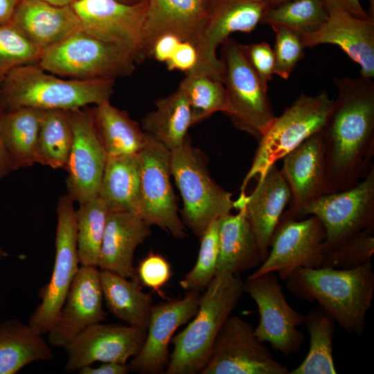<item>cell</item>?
Instances as JSON below:
<instances>
[{
	"label": "cell",
	"instance_id": "cell-1",
	"mask_svg": "<svg viewBox=\"0 0 374 374\" xmlns=\"http://www.w3.org/2000/svg\"><path fill=\"white\" fill-rule=\"evenodd\" d=\"M337 96L321 130L330 193L355 186L374 166V82L335 77Z\"/></svg>",
	"mask_w": 374,
	"mask_h": 374
},
{
	"label": "cell",
	"instance_id": "cell-2",
	"mask_svg": "<svg viewBox=\"0 0 374 374\" xmlns=\"http://www.w3.org/2000/svg\"><path fill=\"white\" fill-rule=\"evenodd\" d=\"M286 280V287L292 294L317 301L348 333L362 334L374 294L371 261L346 269L327 266L301 267Z\"/></svg>",
	"mask_w": 374,
	"mask_h": 374
},
{
	"label": "cell",
	"instance_id": "cell-3",
	"mask_svg": "<svg viewBox=\"0 0 374 374\" xmlns=\"http://www.w3.org/2000/svg\"><path fill=\"white\" fill-rule=\"evenodd\" d=\"M244 293V282L240 275L229 272L215 275L200 295L193 320L172 338L173 350L163 373H199L220 329Z\"/></svg>",
	"mask_w": 374,
	"mask_h": 374
},
{
	"label": "cell",
	"instance_id": "cell-4",
	"mask_svg": "<svg viewBox=\"0 0 374 374\" xmlns=\"http://www.w3.org/2000/svg\"><path fill=\"white\" fill-rule=\"evenodd\" d=\"M115 80H65L37 64L13 69L0 89L6 110L22 107L74 110L109 101Z\"/></svg>",
	"mask_w": 374,
	"mask_h": 374
},
{
	"label": "cell",
	"instance_id": "cell-5",
	"mask_svg": "<svg viewBox=\"0 0 374 374\" xmlns=\"http://www.w3.org/2000/svg\"><path fill=\"white\" fill-rule=\"evenodd\" d=\"M170 171L183 200L181 220L200 240L213 222L234 208L233 194L212 179L204 155L188 138L171 152Z\"/></svg>",
	"mask_w": 374,
	"mask_h": 374
},
{
	"label": "cell",
	"instance_id": "cell-6",
	"mask_svg": "<svg viewBox=\"0 0 374 374\" xmlns=\"http://www.w3.org/2000/svg\"><path fill=\"white\" fill-rule=\"evenodd\" d=\"M135 61L126 52L81 28L42 51L37 64L47 72L75 80L131 75Z\"/></svg>",
	"mask_w": 374,
	"mask_h": 374
},
{
	"label": "cell",
	"instance_id": "cell-7",
	"mask_svg": "<svg viewBox=\"0 0 374 374\" xmlns=\"http://www.w3.org/2000/svg\"><path fill=\"white\" fill-rule=\"evenodd\" d=\"M333 100L326 91L315 96L301 93L258 140L251 168L243 179L240 193L251 179H262L268 170L308 137L321 131Z\"/></svg>",
	"mask_w": 374,
	"mask_h": 374
},
{
	"label": "cell",
	"instance_id": "cell-8",
	"mask_svg": "<svg viewBox=\"0 0 374 374\" xmlns=\"http://www.w3.org/2000/svg\"><path fill=\"white\" fill-rule=\"evenodd\" d=\"M223 83L227 91L233 125L258 141L269 128L276 116L267 94L242 53L239 44L228 38L222 44Z\"/></svg>",
	"mask_w": 374,
	"mask_h": 374
},
{
	"label": "cell",
	"instance_id": "cell-9",
	"mask_svg": "<svg viewBox=\"0 0 374 374\" xmlns=\"http://www.w3.org/2000/svg\"><path fill=\"white\" fill-rule=\"evenodd\" d=\"M73 202L68 194L58 199L53 272L48 283L39 290L38 296L41 303L30 317L28 323L42 335L47 334L55 323L80 267Z\"/></svg>",
	"mask_w": 374,
	"mask_h": 374
},
{
	"label": "cell",
	"instance_id": "cell-10",
	"mask_svg": "<svg viewBox=\"0 0 374 374\" xmlns=\"http://www.w3.org/2000/svg\"><path fill=\"white\" fill-rule=\"evenodd\" d=\"M319 218L325 230L324 253L344 240L374 226V166L366 176L348 189L326 194L301 212Z\"/></svg>",
	"mask_w": 374,
	"mask_h": 374
},
{
	"label": "cell",
	"instance_id": "cell-11",
	"mask_svg": "<svg viewBox=\"0 0 374 374\" xmlns=\"http://www.w3.org/2000/svg\"><path fill=\"white\" fill-rule=\"evenodd\" d=\"M325 230L314 215L292 218L283 213L270 240L269 253L248 278L277 272L286 280L297 269L323 266Z\"/></svg>",
	"mask_w": 374,
	"mask_h": 374
},
{
	"label": "cell",
	"instance_id": "cell-12",
	"mask_svg": "<svg viewBox=\"0 0 374 374\" xmlns=\"http://www.w3.org/2000/svg\"><path fill=\"white\" fill-rule=\"evenodd\" d=\"M256 335L253 327L230 316L220 329L201 374H290Z\"/></svg>",
	"mask_w": 374,
	"mask_h": 374
},
{
	"label": "cell",
	"instance_id": "cell-13",
	"mask_svg": "<svg viewBox=\"0 0 374 374\" xmlns=\"http://www.w3.org/2000/svg\"><path fill=\"white\" fill-rule=\"evenodd\" d=\"M140 198L138 213L149 225H156L175 238L186 237L184 224L170 182L171 152L149 136L139 152Z\"/></svg>",
	"mask_w": 374,
	"mask_h": 374
},
{
	"label": "cell",
	"instance_id": "cell-14",
	"mask_svg": "<svg viewBox=\"0 0 374 374\" xmlns=\"http://www.w3.org/2000/svg\"><path fill=\"white\" fill-rule=\"evenodd\" d=\"M268 8L261 0H211L196 46L197 62L186 73H204L223 82L224 66L216 54L218 46L233 33L255 30Z\"/></svg>",
	"mask_w": 374,
	"mask_h": 374
},
{
	"label": "cell",
	"instance_id": "cell-15",
	"mask_svg": "<svg viewBox=\"0 0 374 374\" xmlns=\"http://www.w3.org/2000/svg\"><path fill=\"white\" fill-rule=\"evenodd\" d=\"M244 292L258 309L260 319L254 329L257 337L285 356L299 351L304 337L297 327L303 324L304 315L287 303L275 273L247 278Z\"/></svg>",
	"mask_w": 374,
	"mask_h": 374
},
{
	"label": "cell",
	"instance_id": "cell-16",
	"mask_svg": "<svg viewBox=\"0 0 374 374\" xmlns=\"http://www.w3.org/2000/svg\"><path fill=\"white\" fill-rule=\"evenodd\" d=\"M71 6L82 29L126 52L139 63L147 1L128 5L116 0H77Z\"/></svg>",
	"mask_w": 374,
	"mask_h": 374
},
{
	"label": "cell",
	"instance_id": "cell-17",
	"mask_svg": "<svg viewBox=\"0 0 374 374\" xmlns=\"http://www.w3.org/2000/svg\"><path fill=\"white\" fill-rule=\"evenodd\" d=\"M147 330L119 324L91 325L64 347L67 355L65 371H78L96 362L126 364L141 350Z\"/></svg>",
	"mask_w": 374,
	"mask_h": 374
},
{
	"label": "cell",
	"instance_id": "cell-18",
	"mask_svg": "<svg viewBox=\"0 0 374 374\" xmlns=\"http://www.w3.org/2000/svg\"><path fill=\"white\" fill-rule=\"evenodd\" d=\"M69 112L73 141L66 184L67 194L80 204L98 195L108 157L96 133L89 108Z\"/></svg>",
	"mask_w": 374,
	"mask_h": 374
},
{
	"label": "cell",
	"instance_id": "cell-19",
	"mask_svg": "<svg viewBox=\"0 0 374 374\" xmlns=\"http://www.w3.org/2000/svg\"><path fill=\"white\" fill-rule=\"evenodd\" d=\"M200 292L187 291L180 299L153 305L147 335L139 353L128 364L129 371L141 374L164 373L168 362V345L181 326L196 314Z\"/></svg>",
	"mask_w": 374,
	"mask_h": 374
},
{
	"label": "cell",
	"instance_id": "cell-20",
	"mask_svg": "<svg viewBox=\"0 0 374 374\" xmlns=\"http://www.w3.org/2000/svg\"><path fill=\"white\" fill-rule=\"evenodd\" d=\"M100 271L97 267L80 265L59 315L47 332L50 346L63 348L84 329L106 319Z\"/></svg>",
	"mask_w": 374,
	"mask_h": 374
},
{
	"label": "cell",
	"instance_id": "cell-21",
	"mask_svg": "<svg viewBox=\"0 0 374 374\" xmlns=\"http://www.w3.org/2000/svg\"><path fill=\"white\" fill-rule=\"evenodd\" d=\"M282 159L280 171L291 194L290 207L285 213L299 220L305 207L330 193L321 130L308 137Z\"/></svg>",
	"mask_w": 374,
	"mask_h": 374
},
{
	"label": "cell",
	"instance_id": "cell-22",
	"mask_svg": "<svg viewBox=\"0 0 374 374\" xmlns=\"http://www.w3.org/2000/svg\"><path fill=\"white\" fill-rule=\"evenodd\" d=\"M328 17L316 30L299 33L305 47L337 45L360 66V77L374 76V19H361L335 3L326 4Z\"/></svg>",
	"mask_w": 374,
	"mask_h": 374
},
{
	"label": "cell",
	"instance_id": "cell-23",
	"mask_svg": "<svg viewBox=\"0 0 374 374\" xmlns=\"http://www.w3.org/2000/svg\"><path fill=\"white\" fill-rule=\"evenodd\" d=\"M211 0H147L139 62L150 57L154 42L171 33L195 47Z\"/></svg>",
	"mask_w": 374,
	"mask_h": 374
},
{
	"label": "cell",
	"instance_id": "cell-24",
	"mask_svg": "<svg viewBox=\"0 0 374 374\" xmlns=\"http://www.w3.org/2000/svg\"><path fill=\"white\" fill-rule=\"evenodd\" d=\"M290 190L280 170L272 166L249 195L240 193L234 208L243 212L256 238L262 262L267 258L272 234L290 200Z\"/></svg>",
	"mask_w": 374,
	"mask_h": 374
},
{
	"label": "cell",
	"instance_id": "cell-25",
	"mask_svg": "<svg viewBox=\"0 0 374 374\" xmlns=\"http://www.w3.org/2000/svg\"><path fill=\"white\" fill-rule=\"evenodd\" d=\"M150 234V226L138 213L109 212L98 267L139 281L134 255Z\"/></svg>",
	"mask_w": 374,
	"mask_h": 374
},
{
	"label": "cell",
	"instance_id": "cell-26",
	"mask_svg": "<svg viewBox=\"0 0 374 374\" xmlns=\"http://www.w3.org/2000/svg\"><path fill=\"white\" fill-rule=\"evenodd\" d=\"M10 24L42 51L81 27L71 3L56 6L39 0H21Z\"/></svg>",
	"mask_w": 374,
	"mask_h": 374
},
{
	"label": "cell",
	"instance_id": "cell-27",
	"mask_svg": "<svg viewBox=\"0 0 374 374\" xmlns=\"http://www.w3.org/2000/svg\"><path fill=\"white\" fill-rule=\"evenodd\" d=\"M261 263L256 238L243 212L239 210L235 215L220 217L216 275L222 272L240 275Z\"/></svg>",
	"mask_w": 374,
	"mask_h": 374
},
{
	"label": "cell",
	"instance_id": "cell-28",
	"mask_svg": "<svg viewBox=\"0 0 374 374\" xmlns=\"http://www.w3.org/2000/svg\"><path fill=\"white\" fill-rule=\"evenodd\" d=\"M89 110L96 133L107 157L136 154L147 145L148 135L127 111L112 105L109 101Z\"/></svg>",
	"mask_w": 374,
	"mask_h": 374
},
{
	"label": "cell",
	"instance_id": "cell-29",
	"mask_svg": "<svg viewBox=\"0 0 374 374\" xmlns=\"http://www.w3.org/2000/svg\"><path fill=\"white\" fill-rule=\"evenodd\" d=\"M44 113V110L29 107L5 111L1 124V138L12 170L36 163Z\"/></svg>",
	"mask_w": 374,
	"mask_h": 374
},
{
	"label": "cell",
	"instance_id": "cell-30",
	"mask_svg": "<svg viewBox=\"0 0 374 374\" xmlns=\"http://www.w3.org/2000/svg\"><path fill=\"white\" fill-rule=\"evenodd\" d=\"M139 152L108 157L98 197L109 212L138 213L140 198Z\"/></svg>",
	"mask_w": 374,
	"mask_h": 374
},
{
	"label": "cell",
	"instance_id": "cell-31",
	"mask_svg": "<svg viewBox=\"0 0 374 374\" xmlns=\"http://www.w3.org/2000/svg\"><path fill=\"white\" fill-rule=\"evenodd\" d=\"M193 126L189 101L179 85L170 95L155 102V109L141 121V128L152 139L170 152L183 145Z\"/></svg>",
	"mask_w": 374,
	"mask_h": 374
},
{
	"label": "cell",
	"instance_id": "cell-32",
	"mask_svg": "<svg viewBox=\"0 0 374 374\" xmlns=\"http://www.w3.org/2000/svg\"><path fill=\"white\" fill-rule=\"evenodd\" d=\"M53 357L43 335L17 319L0 323V374H15L28 364Z\"/></svg>",
	"mask_w": 374,
	"mask_h": 374
},
{
	"label": "cell",
	"instance_id": "cell-33",
	"mask_svg": "<svg viewBox=\"0 0 374 374\" xmlns=\"http://www.w3.org/2000/svg\"><path fill=\"white\" fill-rule=\"evenodd\" d=\"M103 299L109 311L130 326L147 330L152 298L140 283L107 270L100 271Z\"/></svg>",
	"mask_w": 374,
	"mask_h": 374
},
{
	"label": "cell",
	"instance_id": "cell-34",
	"mask_svg": "<svg viewBox=\"0 0 374 374\" xmlns=\"http://www.w3.org/2000/svg\"><path fill=\"white\" fill-rule=\"evenodd\" d=\"M335 321L321 308L304 315L303 324L310 337L307 356L290 374H335L333 359Z\"/></svg>",
	"mask_w": 374,
	"mask_h": 374
},
{
	"label": "cell",
	"instance_id": "cell-35",
	"mask_svg": "<svg viewBox=\"0 0 374 374\" xmlns=\"http://www.w3.org/2000/svg\"><path fill=\"white\" fill-rule=\"evenodd\" d=\"M73 141L69 110H44L35 162L66 170Z\"/></svg>",
	"mask_w": 374,
	"mask_h": 374
},
{
	"label": "cell",
	"instance_id": "cell-36",
	"mask_svg": "<svg viewBox=\"0 0 374 374\" xmlns=\"http://www.w3.org/2000/svg\"><path fill=\"white\" fill-rule=\"evenodd\" d=\"M79 204L75 220L80 263L98 267L109 211L98 195Z\"/></svg>",
	"mask_w": 374,
	"mask_h": 374
},
{
	"label": "cell",
	"instance_id": "cell-37",
	"mask_svg": "<svg viewBox=\"0 0 374 374\" xmlns=\"http://www.w3.org/2000/svg\"><path fill=\"white\" fill-rule=\"evenodd\" d=\"M190 103L193 125L216 112L230 113L226 89L223 82L204 73H186L179 84Z\"/></svg>",
	"mask_w": 374,
	"mask_h": 374
},
{
	"label": "cell",
	"instance_id": "cell-38",
	"mask_svg": "<svg viewBox=\"0 0 374 374\" xmlns=\"http://www.w3.org/2000/svg\"><path fill=\"white\" fill-rule=\"evenodd\" d=\"M323 0H290L269 7L260 24L283 26L299 33L317 30L328 19Z\"/></svg>",
	"mask_w": 374,
	"mask_h": 374
},
{
	"label": "cell",
	"instance_id": "cell-39",
	"mask_svg": "<svg viewBox=\"0 0 374 374\" xmlns=\"http://www.w3.org/2000/svg\"><path fill=\"white\" fill-rule=\"evenodd\" d=\"M219 219L213 222L202 237L197 261L179 281L187 291L204 292L216 275L218 257Z\"/></svg>",
	"mask_w": 374,
	"mask_h": 374
},
{
	"label": "cell",
	"instance_id": "cell-40",
	"mask_svg": "<svg viewBox=\"0 0 374 374\" xmlns=\"http://www.w3.org/2000/svg\"><path fill=\"white\" fill-rule=\"evenodd\" d=\"M42 51L29 42L10 23L0 27V86L15 68L37 64Z\"/></svg>",
	"mask_w": 374,
	"mask_h": 374
},
{
	"label": "cell",
	"instance_id": "cell-41",
	"mask_svg": "<svg viewBox=\"0 0 374 374\" xmlns=\"http://www.w3.org/2000/svg\"><path fill=\"white\" fill-rule=\"evenodd\" d=\"M373 253L374 226L348 238L326 253L323 266L352 269L371 261Z\"/></svg>",
	"mask_w": 374,
	"mask_h": 374
},
{
	"label": "cell",
	"instance_id": "cell-42",
	"mask_svg": "<svg viewBox=\"0 0 374 374\" xmlns=\"http://www.w3.org/2000/svg\"><path fill=\"white\" fill-rule=\"evenodd\" d=\"M271 28L275 33L274 73L287 80L303 57L305 47L298 32L283 26Z\"/></svg>",
	"mask_w": 374,
	"mask_h": 374
},
{
	"label": "cell",
	"instance_id": "cell-43",
	"mask_svg": "<svg viewBox=\"0 0 374 374\" xmlns=\"http://www.w3.org/2000/svg\"><path fill=\"white\" fill-rule=\"evenodd\" d=\"M136 272L140 283L152 290L161 297H166L162 288L170 279L172 269L170 262L164 256L150 252L139 262Z\"/></svg>",
	"mask_w": 374,
	"mask_h": 374
},
{
	"label": "cell",
	"instance_id": "cell-44",
	"mask_svg": "<svg viewBox=\"0 0 374 374\" xmlns=\"http://www.w3.org/2000/svg\"><path fill=\"white\" fill-rule=\"evenodd\" d=\"M240 48L264 85L268 87V82L273 79L274 74V55L270 45L265 42L240 44Z\"/></svg>",
	"mask_w": 374,
	"mask_h": 374
},
{
	"label": "cell",
	"instance_id": "cell-45",
	"mask_svg": "<svg viewBox=\"0 0 374 374\" xmlns=\"http://www.w3.org/2000/svg\"><path fill=\"white\" fill-rule=\"evenodd\" d=\"M197 58L196 47L190 42L181 41L166 64L170 71L179 70L186 73L195 67Z\"/></svg>",
	"mask_w": 374,
	"mask_h": 374
},
{
	"label": "cell",
	"instance_id": "cell-46",
	"mask_svg": "<svg viewBox=\"0 0 374 374\" xmlns=\"http://www.w3.org/2000/svg\"><path fill=\"white\" fill-rule=\"evenodd\" d=\"M181 39L171 33L160 36L154 43L150 57L160 62H166L172 55L181 42Z\"/></svg>",
	"mask_w": 374,
	"mask_h": 374
},
{
	"label": "cell",
	"instance_id": "cell-47",
	"mask_svg": "<svg viewBox=\"0 0 374 374\" xmlns=\"http://www.w3.org/2000/svg\"><path fill=\"white\" fill-rule=\"evenodd\" d=\"M80 374H126L129 371L128 365L116 362H103L97 368L86 366L79 371Z\"/></svg>",
	"mask_w": 374,
	"mask_h": 374
},
{
	"label": "cell",
	"instance_id": "cell-48",
	"mask_svg": "<svg viewBox=\"0 0 374 374\" xmlns=\"http://www.w3.org/2000/svg\"><path fill=\"white\" fill-rule=\"evenodd\" d=\"M323 1L325 4L330 3L337 4L356 18L372 19L364 10L359 0H323Z\"/></svg>",
	"mask_w": 374,
	"mask_h": 374
},
{
	"label": "cell",
	"instance_id": "cell-49",
	"mask_svg": "<svg viewBox=\"0 0 374 374\" xmlns=\"http://www.w3.org/2000/svg\"><path fill=\"white\" fill-rule=\"evenodd\" d=\"M6 111L1 89H0V180L7 176L12 169L9 163L1 138V124L3 115Z\"/></svg>",
	"mask_w": 374,
	"mask_h": 374
},
{
	"label": "cell",
	"instance_id": "cell-50",
	"mask_svg": "<svg viewBox=\"0 0 374 374\" xmlns=\"http://www.w3.org/2000/svg\"><path fill=\"white\" fill-rule=\"evenodd\" d=\"M21 0H0V27L10 23Z\"/></svg>",
	"mask_w": 374,
	"mask_h": 374
},
{
	"label": "cell",
	"instance_id": "cell-51",
	"mask_svg": "<svg viewBox=\"0 0 374 374\" xmlns=\"http://www.w3.org/2000/svg\"><path fill=\"white\" fill-rule=\"evenodd\" d=\"M56 6H65L71 3V0H39Z\"/></svg>",
	"mask_w": 374,
	"mask_h": 374
},
{
	"label": "cell",
	"instance_id": "cell-52",
	"mask_svg": "<svg viewBox=\"0 0 374 374\" xmlns=\"http://www.w3.org/2000/svg\"><path fill=\"white\" fill-rule=\"evenodd\" d=\"M266 3L269 7L274 6L290 0H261Z\"/></svg>",
	"mask_w": 374,
	"mask_h": 374
},
{
	"label": "cell",
	"instance_id": "cell-53",
	"mask_svg": "<svg viewBox=\"0 0 374 374\" xmlns=\"http://www.w3.org/2000/svg\"><path fill=\"white\" fill-rule=\"evenodd\" d=\"M116 1L121 2L123 3H125V4H128V5H135V4H139V3L147 1V0H116Z\"/></svg>",
	"mask_w": 374,
	"mask_h": 374
},
{
	"label": "cell",
	"instance_id": "cell-54",
	"mask_svg": "<svg viewBox=\"0 0 374 374\" xmlns=\"http://www.w3.org/2000/svg\"><path fill=\"white\" fill-rule=\"evenodd\" d=\"M369 1V13L371 18L374 19V0H368Z\"/></svg>",
	"mask_w": 374,
	"mask_h": 374
},
{
	"label": "cell",
	"instance_id": "cell-55",
	"mask_svg": "<svg viewBox=\"0 0 374 374\" xmlns=\"http://www.w3.org/2000/svg\"><path fill=\"white\" fill-rule=\"evenodd\" d=\"M8 256V253L0 247V260L4 257H6Z\"/></svg>",
	"mask_w": 374,
	"mask_h": 374
},
{
	"label": "cell",
	"instance_id": "cell-56",
	"mask_svg": "<svg viewBox=\"0 0 374 374\" xmlns=\"http://www.w3.org/2000/svg\"><path fill=\"white\" fill-rule=\"evenodd\" d=\"M71 2H73V1H77V0H71Z\"/></svg>",
	"mask_w": 374,
	"mask_h": 374
}]
</instances>
